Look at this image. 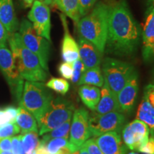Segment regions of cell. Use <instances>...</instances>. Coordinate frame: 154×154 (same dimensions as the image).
Instances as JSON below:
<instances>
[{"label": "cell", "mask_w": 154, "mask_h": 154, "mask_svg": "<svg viewBox=\"0 0 154 154\" xmlns=\"http://www.w3.org/2000/svg\"><path fill=\"white\" fill-rule=\"evenodd\" d=\"M22 1L24 2L25 6H26V7H31V6H32L34 2L35 1V0H22Z\"/></svg>", "instance_id": "cell-40"}, {"label": "cell", "mask_w": 154, "mask_h": 154, "mask_svg": "<svg viewBox=\"0 0 154 154\" xmlns=\"http://www.w3.org/2000/svg\"><path fill=\"white\" fill-rule=\"evenodd\" d=\"M10 34L7 32L4 25L0 22V46L7 45Z\"/></svg>", "instance_id": "cell-38"}, {"label": "cell", "mask_w": 154, "mask_h": 154, "mask_svg": "<svg viewBox=\"0 0 154 154\" xmlns=\"http://www.w3.org/2000/svg\"><path fill=\"white\" fill-rule=\"evenodd\" d=\"M40 146H43L49 154H57L62 148L69 146V139L64 138H51L48 140H40Z\"/></svg>", "instance_id": "cell-25"}, {"label": "cell", "mask_w": 154, "mask_h": 154, "mask_svg": "<svg viewBox=\"0 0 154 154\" xmlns=\"http://www.w3.org/2000/svg\"><path fill=\"white\" fill-rule=\"evenodd\" d=\"M9 45L14 62L23 79L28 82H44L47 72L42 68L38 57L25 47L19 32L10 34Z\"/></svg>", "instance_id": "cell-3"}, {"label": "cell", "mask_w": 154, "mask_h": 154, "mask_svg": "<svg viewBox=\"0 0 154 154\" xmlns=\"http://www.w3.org/2000/svg\"><path fill=\"white\" fill-rule=\"evenodd\" d=\"M79 58L84 63L85 70L100 66L103 54L94 44L82 37L79 38Z\"/></svg>", "instance_id": "cell-14"}, {"label": "cell", "mask_w": 154, "mask_h": 154, "mask_svg": "<svg viewBox=\"0 0 154 154\" xmlns=\"http://www.w3.org/2000/svg\"><path fill=\"white\" fill-rule=\"evenodd\" d=\"M0 154H13L12 152L10 151H1Z\"/></svg>", "instance_id": "cell-44"}, {"label": "cell", "mask_w": 154, "mask_h": 154, "mask_svg": "<svg viewBox=\"0 0 154 154\" xmlns=\"http://www.w3.org/2000/svg\"><path fill=\"white\" fill-rule=\"evenodd\" d=\"M79 95L83 103L91 111H95L101 98V90L91 85H82L79 89Z\"/></svg>", "instance_id": "cell-20"}, {"label": "cell", "mask_w": 154, "mask_h": 154, "mask_svg": "<svg viewBox=\"0 0 154 154\" xmlns=\"http://www.w3.org/2000/svg\"><path fill=\"white\" fill-rule=\"evenodd\" d=\"M126 121L124 113L112 111L105 114H98L96 112L89 114L88 129L91 136L98 137L108 132L120 133Z\"/></svg>", "instance_id": "cell-9"}, {"label": "cell", "mask_w": 154, "mask_h": 154, "mask_svg": "<svg viewBox=\"0 0 154 154\" xmlns=\"http://www.w3.org/2000/svg\"><path fill=\"white\" fill-rule=\"evenodd\" d=\"M84 72H85V68H84V63H83L79 58L73 63V74L72 79H71L72 82L74 84L78 83L81 76H82V75Z\"/></svg>", "instance_id": "cell-31"}, {"label": "cell", "mask_w": 154, "mask_h": 154, "mask_svg": "<svg viewBox=\"0 0 154 154\" xmlns=\"http://www.w3.org/2000/svg\"><path fill=\"white\" fill-rule=\"evenodd\" d=\"M102 72L104 83L116 96L137 74L132 64L111 57H106L103 60Z\"/></svg>", "instance_id": "cell-6"}, {"label": "cell", "mask_w": 154, "mask_h": 154, "mask_svg": "<svg viewBox=\"0 0 154 154\" xmlns=\"http://www.w3.org/2000/svg\"><path fill=\"white\" fill-rule=\"evenodd\" d=\"M0 70L8 83L11 93L19 102L24 82L16 66L11 51L7 45L0 46Z\"/></svg>", "instance_id": "cell-8"}, {"label": "cell", "mask_w": 154, "mask_h": 154, "mask_svg": "<svg viewBox=\"0 0 154 154\" xmlns=\"http://www.w3.org/2000/svg\"><path fill=\"white\" fill-rule=\"evenodd\" d=\"M11 151L13 154H26L22 143V134L11 138Z\"/></svg>", "instance_id": "cell-33"}, {"label": "cell", "mask_w": 154, "mask_h": 154, "mask_svg": "<svg viewBox=\"0 0 154 154\" xmlns=\"http://www.w3.org/2000/svg\"><path fill=\"white\" fill-rule=\"evenodd\" d=\"M60 18L64 31L62 44H61V57L65 62L73 63L77 59H79V46L74 38L69 33L66 16L64 14H61Z\"/></svg>", "instance_id": "cell-17"}, {"label": "cell", "mask_w": 154, "mask_h": 154, "mask_svg": "<svg viewBox=\"0 0 154 154\" xmlns=\"http://www.w3.org/2000/svg\"><path fill=\"white\" fill-rule=\"evenodd\" d=\"M22 143L26 154L34 150H36L40 143L38 132L30 131L22 134Z\"/></svg>", "instance_id": "cell-26"}, {"label": "cell", "mask_w": 154, "mask_h": 154, "mask_svg": "<svg viewBox=\"0 0 154 154\" xmlns=\"http://www.w3.org/2000/svg\"><path fill=\"white\" fill-rule=\"evenodd\" d=\"M42 2H44L46 5L49 6V5H55L56 0H43Z\"/></svg>", "instance_id": "cell-41"}, {"label": "cell", "mask_w": 154, "mask_h": 154, "mask_svg": "<svg viewBox=\"0 0 154 154\" xmlns=\"http://www.w3.org/2000/svg\"><path fill=\"white\" fill-rule=\"evenodd\" d=\"M20 133V128L16 122L7 123L0 126V139L5 138H11Z\"/></svg>", "instance_id": "cell-30"}, {"label": "cell", "mask_w": 154, "mask_h": 154, "mask_svg": "<svg viewBox=\"0 0 154 154\" xmlns=\"http://www.w3.org/2000/svg\"><path fill=\"white\" fill-rule=\"evenodd\" d=\"M112 111L120 112L117 96L113 93V91L104 83L101 90V98L96 106L95 112L101 115Z\"/></svg>", "instance_id": "cell-19"}, {"label": "cell", "mask_w": 154, "mask_h": 154, "mask_svg": "<svg viewBox=\"0 0 154 154\" xmlns=\"http://www.w3.org/2000/svg\"><path fill=\"white\" fill-rule=\"evenodd\" d=\"M128 154H137V153H134V152H131V153H129Z\"/></svg>", "instance_id": "cell-48"}, {"label": "cell", "mask_w": 154, "mask_h": 154, "mask_svg": "<svg viewBox=\"0 0 154 154\" xmlns=\"http://www.w3.org/2000/svg\"><path fill=\"white\" fill-rule=\"evenodd\" d=\"M0 22L9 34L15 33L19 24L12 0H0Z\"/></svg>", "instance_id": "cell-18"}, {"label": "cell", "mask_w": 154, "mask_h": 154, "mask_svg": "<svg viewBox=\"0 0 154 154\" xmlns=\"http://www.w3.org/2000/svg\"><path fill=\"white\" fill-rule=\"evenodd\" d=\"M142 57L146 63L154 62V7L151 6L146 14L141 33Z\"/></svg>", "instance_id": "cell-13"}, {"label": "cell", "mask_w": 154, "mask_h": 154, "mask_svg": "<svg viewBox=\"0 0 154 154\" xmlns=\"http://www.w3.org/2000/svg\"><path fill=\"white\" fill-rule=\"evenodd\" d=\"M143 97L154 108V84H149L144 88Z\"/></svg>", "instance_id": "cell-36"}, {"label": "cell", "mask_w": 154, "mask_h": 154, "mask_svg": "<svg viewBox=\"0 0 154 154\" xmlns=\"http://www.w3.org/2000/svg\"><path fill=\"white\" fill-rule=\"evenodd\" d=\"M149 1H150V2H152V1H153V0H149Z\"/></svg>", "instance_id": "cell-50"}, {"label": "cell", "mask_w": 154, "mask_h": 154, "mask_svg": "<svg viewBox=\"0 0 154 154\" xmlns=\"http://www.w3.org/2000/svg\"><path fill=\"white\" fill-rule=\"evenodd\" d=\"M138 89V74H136L117 95L119 111L121 113L131 112L136 99Z\"/></svg>", "instance_id": "cell-15"}, {"label": "cell", "mask_w": 154, "mask_h": 154, "mask_svg": "<svg viewBox=\"0 0 154 154\" xmlns=\"http://www.w3.org/2000/svg\"><path fill=\"white\" fill-rule=\"evenodd\" d=\"M109 5L100 2L76 24L79 37L94 44L103 54L107 39Z\"/></svg>", "instance_id": "cell-2"}, {"label": "cell", "mask_w": 154, "mask_h": 154, "mask_svg": "<svg viewBox=\"0 0 154 154\" xmlns=\"http://www.w3.org/2000/svg\"><path fill=\"white\" fill-rule=\"evenodd\" d=\"M95 140L103 154H126L127 147L121 140L120 133L111 131L98 136Z\"/></svg>", "instance_id": "cell-16"}, {"label": "cell", "mask_w": 154, "mask_h": 154, "mask_svg": "<svg viewBox=\"0 0 154 154\" xmlns=\"http://www.w3.org/2000/svg\"><path fill=\"white\" fill-rule=\"evenodd\" d=\"M136 119L147 125L152 135L154 134V108L144 97L138 106Z\"/></svg>", "instance_id": "cell-22"}, {"label": "cell", "mask_w": 154, "mask_h": 154, "mask_svg": "<svg viewBox=\"0 0 154 154\" xmlns=\"http://www.w3.org/2000/svg\"><path fill=\"white\" fill-rule=\"evenodd\" d=\"M19 33L25 47L38 57L42 68L49 72V59L51 42L36 33L29 21L24 19L19 24Z\"/></svg>", "instance_id": "cell-7"}, {"label": "cell", "mask_w": 154, "mask_h": 154, "mask_svg": "<svg viewBox=\"0 0 154 154\" xmlns=\"http://www.w3.org/2000/svg\"><path fill=\"white\" fill-rule=\"evenodd\" d=\"M46 86L61 95H65L69 89V82L61 78H51Z\"/></svg>", "instance_id": "cell-28"}, {"label": "cell", "mask_w": 154, "mask_h": 154, "mask_svg": "<svg viewBox=\"0 0 154 154\" xmlns=\"http://www.w3.org/2000/svg\"><path fill=\"white\" fill-rule=\"evenodd\" d=\"M38 1H41V2H42V1H43V0H38Z\"/></svg>", "instance_id": "cell-49"}, {"label": "cell", "mask_w": 154, "mask_h": 154, "mask_svg": "<svg viewBox=\"0 0 154 154\" xmlns=\"http://www.w3.org/2000/svg\"><path fill=\"white\" fill-rule=\"evenodd\" d=\"M108 5L109 22L105 50L119 57L131 56L139 46L141 28L126 0H114Z\"/></svg>", "instance_id": "cell-1"}, {"label": "cell", "mask_w": 154, "mask_h": 154, "mask_svg": "<svg viewBox=\"0 0 154 154\" xmlns=\"http://www.w3.org/2000/svg\"><path fill=\"white\" fill-rule=\"evenodd\" d=\"M19 112V108L14 106L6 107L0 109V126L7 123L14 122Z\"/></svg>", "instance_id": "cell-29"}, {"label": "cell", "mask_w": 154, "mask_h": 154, "mask_svg": "<svg viewBox=\"0 0 154 154\" xmlns=\"http://www.w3.org/2000/svg\"><path fill=\"white\" fill-rule=\"evenodd\" d=\"M11 138H2V139H0V152L11 151Z\"/></svg>", "instance_id": "cell-39"}, {"label": "cell", "mask_w": 154, "mask_h": 154, "mask_svg": "<svg viewBox=\"0 0 154 154\" xmlns=\"http://www.w3.org/2000/svg\"><path fill=\"white\" fill-rule=\"evenodd\" d=\"M53 94L43 82H24L19 106L34 116L36 120L44 114L49 106Z\"/></svg>", "instance_id": "cell-4"}, {"label": "cell", "mask_w": 154, "mask_h": 154, "mask_svg": "<svg viewBox=\"0 0 154 154\" xmlns=\"http://www.w3.org/2000/svg\"><path fill=\"white\" fill-rule=\"evenodd\" d=\"M79 151H75V152H74V153H71V154H79Z\"/></svg>", "instance_id": "cell-46"}, {"label": "cell", "mask_w": 154, "mask_h": 154, "mask_svg": "<svg viewBox=\"0 0 154 154\" xmlns=\"http://www.w3.org/2000/svg\"><path fill=\"white\" fill-rule=\"evenodd\" d=\"M151 2H152V5L151 6H152V7H154V0H153V1H152Z\"/></svg>", "instance_id": "cell-47"}, {"label": "cell", "mask_w": 154, "mask_h": 154, "mask_svg": "<svg viewBox=\"0 0 154 154\" xmlns=\"http://www.w3.org/2000/svg\"><path fill=\"white\" fill-rule=\"evenodd\" d=\"M75 111L73 103L69 100L58 97L53 99L44 114L37 120L38 134L50 132L72 119Z\"/></svg>", "instance_id": "cell-5"}, {"label": "cell", "mask_w": 154, "mask_h": 154, "mask_svg": "<svg viewBox=\"0 0 154 154\" xmlns=\"http://www.w3.org/2000/svg\"><path fill=\"white\" fill-rule=\"evenodd\" d=\"M150 84H154V67H153V70H152V72H151V82Z\"/></svg>", "instance_id": "cell-43"}, {"label": "cell", "mask_w": 154, "mask_h": 154, "mask_svg": "<svg viewBox=\"0 0 154 154\" xmlns=\"http://www.w3.org/2000/svg\"><path fill=\"white\" fill-rule=\"evenodd\" d=\"M77 84L78 85H91L102 87L104 84V79L100 66L85 70Z\"/></svg>", "instance_id": "cell-23"}, {"label": "cell", "mask_w": 154, "mask_h": 154, "mask_svg": "<svg viewBox=\"0 0 154 154\" xmlns=\"http://www.w3.org/2000/svg\"><path fill=\"white\" fill-rule=\"evenodd\" d=\"M138 151L144 154H154V136L149 138L146 143Z\"/></svg>", "instance_id": "cell-37"}, {"label": "cell", "mask_w": 154, "mask_h": 154, "mask_svg": "<svg viewBox=\"0 0 154 154\" xmlns=\"http://www.w3.org/2000/svg\"><path fill=\"white\" fill-rule=\"evenodd\" d=\"M26 154H36V150H34V151L29 152V153H27Z\"/></svg>", "instance_id": "cell-45"}, {"label": "cell", "mask_w": 154, "mask_h": 154, "mask_svg": "<svg viewBox=\"0 0 154 154\" xmlns=\"http://www.w3.org/2000/svg\"><path fill=\"white\" fill-rule=\"evenodd\" d=\"M82 146L86 150L88 154H103L96 143L95 138H88Z\"/></svg>", "instance_id": "cell-34"}, {"label": "cell", "mask_w": 154, "mask_h": 154, "mask_svg": "<svg viewBox=\"0 0 154 154\" xmlns=\"http://www.w3.org/2000/svg\"><path fill=\"white\" fill-rule=\"evenodd\" d=\"M71 119H69L61 126L51 131L50 132L47 133V134L44 135L42 137V140H48L51 138H64L69 139V131H70L71 127Z\"/></svg>", "instance_id": "cell-27"}, {"label": "cell", "mask_w": 154, "mask_h": 154, "mask_svg": "<svg viewBox=\"0 0 154 154\" xmlns=\"http://www.w3.org/2000/svg\"><path fill=\"white\" fill-rule=\"evenodd\" d=\"M88 118L89 113L84 108L74 111L69 140L72 153L79 151L83 144L91 137L88 129Z\"/></svg>", "instance_id": "cell-10"}, {"label": "cell", "mask_w": 154, "mask_h": 154, "mask_svg": "<svg viewBox=\"0 0 154 154\" xmlns=\"http://www.w3.org/2000/svg\"><path fill=\"white\" fill-rule=\"evenodd\" d=\"M149 126L138 119L127 124L122 132L126 146L133 151H139L149 138Z\"/></svg>", "instance_id": "cell-12"}, {"label": "cell", "mask_w": 154, "mask_h": 154, "mask_svg": "<svg viewBox=\"0 0 154 154\" xmlns=\"http://www.w3.org/2000/svg\"><path fill=\"white\" fill-rule=\"evenodd\" d=\"M79 154H88V152L86 151V150L84 149L83 146H82V147H81V149H79Z\"/></svg>", "instance_id": "cell-42"}, {"label": "cell", "mask_w": 154, "mask_h": 154, "mask_svg": "<svg viewBox=\"0 0 154 154\" xmlns=\"http://www.w3.org/2000/svg\"><path fill=\"white\" fill-rule=\"evenodd\" d=\"M55 5L75 23H78L81 19L79 0H56Z\"/></svg>", "instance_id": "cell-24"}, {"label": "cell", "mask_w": 154, "mask_h": 154, "mask_svg": "<svg viewBox=\"0 0 154 154\" xmlns=\"http://www.w3.org/2000/svg\"><path fill=\"white\" fill-rule=\"evenodd\" d=\"M59 72L64 79H71L73 74V63L68 62L61 63L59 66Z\"/></svg>", "instance_id": "cell-35"}, {"label": "cell", "mask_w": 154, "mask_h": 154, "mask_svg": "<svg viewBox=\"0 0 154 154\" xmlns=\"http://www.w3.org/2000/svg\"><path fill=\"white\" fill-rule=\"evenodd\" d=\"M15 122L20 128L22 134L30 131H38L37 121L34 116L21 106L19 107V112Z\"/></svg>", "instance_id": "cell-21"}, {"label": "cell", "mask_w": 154, "mask_h": 154, "mask_svg": "<svg viewBox=\"0 0 154 154\" xmlns=\"http://www.w3.org/2000/svg\"><path fill=\"white\" fill-rule=\"evenodd\" d=\"M97 1L98 0H79L81 17L87 14L93 9Z\"/></svg>", "instance_id": "cell-32"}, {"label": "cell", "mask_w": 154, "mask_h": 154, "mask_svg": "<svg viewBox=\"0 0 154 154\" xmlns=\"http://www.w3.org/2000/svg\"><path fill=\"white\" fill-rule=\"evenodd\" d=\"M27 17L36 33L51 42V12L49 6L36 0L28 13Z\"/></svg>", "instance_id": "cell-11"}]
</instances>
